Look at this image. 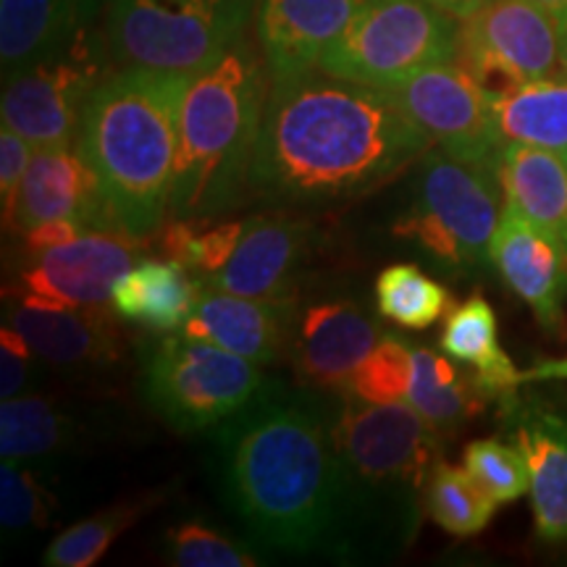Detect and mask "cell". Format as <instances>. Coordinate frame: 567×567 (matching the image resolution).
I'll return each mask as SVG.
<instances>
[{
  "mask_svg": "<svg viewBox=\"0 0 567 567\" xmlns=\"http://www.w3.org/2000/svg\"><path fill=\"white\" fill-rule=\"evenodd\" d=\"M331 421L326 394L266 384L213 425L210 471L224 505L255 542L354 563L350 488Z\"/></svg>",
  "mask_w": 567,
  "mask_h": 567,
  "instance_id": "obj_1",
  "label": "cell"
},
{
  "mask_svg": "<svg viewBox=\"0 0 567 567\" xmlns=\"http://www.w3.org/2000/svg\"><path fill=\"white\" fill-rule=\"evenodd\" d=\"M431 145L384 87L302 71L271 80L247 195L329 208L384 187Z\"/></svg>",
  "mask_w": 567,
  "mask_h": 567,
  "instance_id": "obj_2",
  "label": "cell"
},
{
  "mask_svg": "<svg viewBox=\"0 0 567 567\" xmlns=\"http://www.w3.org/2000/svg\"><path fill=\"white\" fill-rule=\"evenodd\" d=\"M189 80L187 74L122 66L84 105L76 151L95 174L116 231L151 237L172 210Z\"/></svg>",
  "mask_w": 567,
  "mask_h": 567,
  "instance_id": "obj_3",
  "label": "cell"
},
{
  "mask_svg": "<svg viewBox=\"0 0 567 567\" xmlns=\"http://www.w3.org/2000/svg\"><path fill=\"white\" fill-rule=\"evenodd\" d=\"M331 434L350 488L354 559L396 555L421 523L444 439L408 402L373 405L352 392L337 400Z\"/></svg>",
  "mask_w": 567,
  "mask_h": 567,
  "instance_id": "obj_4",
  "label": "cell"
},
{
  "mask_svg": "<svg viewBox=\"0 0 567 567\" xmlns=\"http://www.w3.org/2000/svg\"><path fill=\"white\" fill-rule=\"evenodd\" d=\"M271 71L252 40L239 38L184 90L172 218L213 221L247 195L268 103Z\"/></svg>",
  "mask_w": 567,
  "mask_h": 567,
  "instance_id": "obj_5",
  "label": "cell"
},
{
  "mask_svg": "<svg viewBox=\"0 0 567 567\" xmlns=\"http://www.w3.org/2000/svg\"><path fill=\"white\" fill-rule=\"evenodd\" d=\"M255 17V0H105V42L124 69L195 76Z\"/></svg>",
  "mask_w": 567,
  "mask_h": 567,
  "instance_id": "obj_6",
  "label": "cell"
},
{
  "mask_svg": "<svg viewBox=\"0 0 567 567\" xmlns=\"http://www.w3.org/2000/svg\"><path fill=\"white\" fill-rule=\"evenodd\" d=\"M499 163L463 161L431 147L417 174L415 205L394 224L425 255L450 268H481L492 260L499 226Z\"/></svg>",
  "mask_w": 567,
  "mask_h": 567,
  "instance_id": "obj_7",
  "label": "cell"
},
{
  "mask_svg": "<svg viewBox=\"0 0 567 567\" xmlns=\"http://www.w3.org/2000/svg\"><path fill=\"white\" fill-rule=\"evenodd\" d=\"M260 368L203 339L163 337L145 352L142 394L179 434L208 431L239 413L268 384Z\"/></svg>",
  "mask_w": 567,
  "mask_h": 567,
  "instance_id": "obj_8",
  "label": "cell"
},
{
  "mask_svg": "<svg viewBox=\"0 0 567 567\" xmlns=\"http://www.w3.org/2000/svg\"><path fill=\"white\" fill-rule=\"evenodd\" d=\"M460 19L429 0H365L318 69L371 87H392L431 63L452 61Z\"/></svg>",
  "mask_w": 567,
  "mask_h": 567,
  "instance_id": "obj_9",
  "label": "cell"
},
{
  "mask_svg": "<svg viewBox=\"0 0 567 567\" xmlns=\"http://www.w3.org/2000/svg\"><path fill=\"white\" fill-rule=\"evenodd\" d=\"M113 55L105 34L84 30L59 53L3 82V126L34 147L71 145L80 132L84 105L111 74Z\"/></svg>",
  "mask_w": 567,
  "mask_h": 567,
  "instance_id": "obj_10",
  "label": "cell"
},
{
  "mask_svg": "<svg viewBox=\"0 0 567 567\" xmlns=\"http://www.w3.org/2000/svg\"><path fill=\"white\" fill-rule=\"evenodd\" d=\"M565 27L534 0H486L460 19L455 63L492 95L563 74Z\"/></svg>",
  "mask_w": 567,
  "mask_h": 567,
  "instance_id": "obj_11",
  "label": "cell"
},
{
  "mask_svg": "<svg viewBox=\"0 0 567 567\" xmlns=\"http://www.w3.org/2000/svg\"><path fill=\"white\" fill-rule=\"evenodd\" d=\"M384 90L444 153L463 161L499 163L492 92L460 63H431Z\"/></svg>",
  "mask_w": 567,
  "mask_h": 567,
  "instance_id": "obj_12",
  "label": "cell"
},
{
  "mask_svg": "<svg viewBox=\"0 0 567 567\" xmlns=\"http://www.w3.org/2000/svg\"><path fill=\"white\" fill-rule=\"evenodd\" d=\"M140 239L92 229L66 245L24 250L6 297L24 302L103 308L124 274L137 264Z\"/></svg>",
  "mask_w": 567,
  "mask_h": 567,
  "instance_id": "obj_13",
  "label": "cell"
},
{
  "mask_svg": "<svg viewBox=\"0 0 567 567\" xmlns=\"http://www.w3.org/2000/svg\"><path fill=\"white\" fill-rule=\"evenodd\" d=\"M381 339L379 321L354 297L321 295L305 300L300 295L287 358L305 389L342 396Z\"/></svg>",
  "mask_w": 567,
  "mask_h": 567,
  "instance_id": "obj_14",
  "label": "cell"
},
{
  "mask_svg": "<svg viewBox=\"0 0 567 567\" xmlns=\"http://www.w3.org/2000/svg\"><path fill=\"white\" fill-rule=\"evenodd\" d=\"M316 245V226L305 218L260 213L245 221L243 239L229 264L200 284L252 300H297L300 276Z\"/></svg>",
  "mask_w": 567,
  "mask_h": 567,
  "instance_id": "obj_15",
  "label": "cell"
},
{
  "mask_svg": "<svg viewBox=\"0 0 567 567\" xmlns=\"http://www.w3.org/2000/svg\"><path fill=\"white\" fill-rule=\"evenodd\" d=\"M113 308H69V305L24 302L6 297L3 323L30 342L45 365L59 371H97L116 363L122 352Z\"/></svg>",
  "mask_w": 567,
  "mask_h": 567,
  "instance_id": "obj_16",
  "label": "cell"
},
{
  "mask_svg": "<svg viewBox=\"0 0 567 567\" xmlns=\"http://www.w3.org/2000/svg\"><path fill=\"white\" fill-rule=\"evenodd\" d=\"M48 221H76L90 231H116L95 174L71 145L34 151L6 229L24 237Z\"/></svg>",
  "mask_w": 567,
  "mask_h": 567,
  "instance_id": "obj_17",
  "label": "cell"
},
{
  "mask_svg": "<svg viewBox=\"0 0 567 567\" xmlns=\"http://www.w3.org/2000/svg\"><path fill=\"white\" fill-rule=\"evenodd\" d=\"M365 0H255V40L271 80L313 71Z\"/></svg>",
  "mask_w": 567,
  "mask_h": 567,
  "instance_id": "obj_18",
  "label": "cell"
},
{
  "mask_svg": "<svg viewBox=\"0 0 567 567\" xmlns=\"http://www.w3.org/2000/svg\"><path fill=\"white\" fill-rule=\"evenodd\" d=\"M193 316L182 334L224 347L258 365H274L289 352L297 300H252L200 284Z\"/></svg>",
  "mask_w": 567,
  "mask_h": 567,
  "instance_id": "obj_19",
  "label": "cell"
},
{
  "mask_svg": "<svg viewBox=\"0 0 567 567\" xmlns=\"http://www.w3.org/2000/svg\"><path fill=\"white\" fill-rule=\"evenodd\" d=\"M492 264L544 329L563 326L567 297V247L536 229L520 213L502 208L492 239Z\"/></svg>",
  "mask_w": 567,
  "mask_h": 567,
  "instance_id": "obj_20",
  "label": "cell"
},
{
  "mask_svg": "<svg viewBox=\"0 0 567 567\" xmlns=\"http://www.w3.org/2000/svg\"><path fill=\"white\" fill-rule=\"evenodd\" d=\"M509 410V442L523 452L530 473V507L544 542H567V417L538 405Z\"/></svg>",
  "mask_w": 567,
  "mask_h": 567,
  "instance_id": "obj_21",
  "label": "cell"
},
{
  "mask_svg": "<svg viewBox=\"0 0 567 567\" xmlns=\"http://www.w3.org/2000/svg\"><path fill=\"white\" fill-rule=\"evenodd\" d=\"M105 0H0L3 82L95 27Z\"/></svg>",
  "mask_w": 567,
  "mask_h": 567,
  "instance_id": "obj_22",
  "label": "cell"
},
{
  "mask_svg": "<svg viewBox=\"0 0 567 567\" xmlns=\"http://www.w3.org/2000/svg\"><path fill=\"white\" fill-rule=\"evenodd\" d=\"M505 205L567 247V161L528 145H505L499 155Z\"/></svg>",
  "mask_w": 567,
  "mask_h": 567,
  "instance_id": "obj_23",
  "label": "cell"
},
{
  "mask_svg": "<svg viewBox=\"0 0 567 567\" xmlns=\"http://www.w3.org/2000/svg\"><path fill=\"white\" fill-rule=\"evenodd\" d=\"M200 289V281H195L176 260L145 258L137 260L116 284L111 308L118 318L142 329L176 331L184 329L193 316Z\"/></svg>",
  "mask_w": 567,
  "mask_h": 567,
  "instance_id": "obj_24",
  "label": "cell"
},
{
  "mask_svg": "<svg viewBox=\"0 0 567 567\" xmlns=\"http://www.w3.org/2000/svg\"><path fill=\"white\" fill-rule=\"evenodd\" d=\"M439 344L455 363L473 368V381L486 400L488 396L513 400V394L523 386L520 371L499 347L496 316L486 297L473 295L463 305H457L446 316Z\"/></svg>",
  "mask_w": 567,
  "mask_h": 567,
  "instance_id": "obj_25",
  "label": "cell"
},
{
  "mask_svg": "<svg viewBox=\"0 0 567 567\" xmlns=\"http://www.w3.org/2000/svg\"><path fill=\"white\" fill-rule=\"evenodd\" d=\"M499 147L528 145L567 155V76L523 82L492 95Z\"/></svg>",
  "mask_w": 567,
  "mask_h": 567,
  "instance_id": "obj_26",
  "label": "cell"
},
{
  "mask_svg": "<svg viewBox=\"0 0 567 567\" xmlns=\"http://www.w3.org/2000/svg\"><path fill=\"white\" fill-rule=\"evenodd\" d=\"M92 429L71 408L51 396L19 394L0 405V455L34 460L76 450Z\"/></svg>",
  "mask_w": 567,
  "mask_h": 567,
  "instance_id": "obj_27",
  "label": "cell"
},
{
  "mask_svg": "<svg viewBox=\"0 0 567 567\" xmlns=\"http://www.w3.org/2000/svg\"><path fill=\"white\" fill-rule=\"evenodd\" d=\"M415 373L408 405L417 410L439 439H452L473 415L484 408L486 396L478 392L473 375H465L450 354L429 347H415Z\"/></svg>",
  "mask_w": 567,
  "mask_h": 567,
  "instance_id": "obj_28",
  "label": "cell"
},
{
  "mask_svg": "<svg viewBox=\"0 0 567 567\" xmlns=\"http://www.w3.org/2000/svg\"><path fill=\"white\" fill-rule=\"evenodd\" d=\"M158 505V496L145 494L137 499L118 502L103 513L87 517V520L74 523V526L63 530L48 544L42 565L48 567H92L101 563L105 551L118 536L126 534L142 515H147Z\"/></svg>",
  "mask_w": 567,
  "mask_h": 567,
  "instance_id": "obj_29",
  "label": "cell"
},
{
  "mask_svg": "<svg viewBox=\"0 0 567 567\" xmlns=\"http://www.w3.org/2000/svg\"><path fill=\"white\" fill-rule=\"evenodd\" d=\"M499 502L463 467L444 460L431 473L425 486V513L452 536H473L484 530Z\"/></svg>",
  "mask_w": 567,
  "mask_h": 567,
  "instance_id": "obj_30",
  "label": "cell"
},
{
  "mask_svg": "<svg viewBox=\"0 0 567 567\" xmlns=\"http://www.w3.org/2000/svg\"><path fill=\"white\" fill-rule=\"evenodd\" d=\"M450 292L413 264L389 266L375 279V308L400 329H429L450 310Z\"/></svg>",
  "mask_w": 567,
  "mask_h": 567,
  "instance_id": "obj_31",
  "label": "cell"
},
{
  "mask_svg": "<svg viewBox=\"0 0 567 567\" xmlns=\"http://www.w3.org/2000/svg\"><path fill=\"white\" fill-rule=\"evenodd\" d=\"M55 517V496L38 471L24 460H3L0 465V526L6 536L42 530Z\"/></svg>",
  "mask_w": 567,
  "mask_h": 567,
  "instance_id": "obj_32",
  "label": "cell"
},
{
  "mask_svg": "<svg viewBox=\"0 0 567 567\" xmlns=\"http://www.w3.org/2000/svg\"><path fill=\"white\" fill-rule=\"evenodd\" d=\"M415 373L413 344L396 334H384L379 347L352 375L350 392L373 405H405Z\"/></svg>",
  "mask_w": 567,
  "mask_h": 567,
  "instance_id": "obj_33",
  "label": "cell"
},
{
  "mask_svg": "<svg viewBox=\"0 0 567 567\" xmlns=\"http://www.w3.org/2000/svg\"><path fill=\"white\" fill-rule=\"evenodd\" d=\"M163 555L179 567H255L260 559L243 544L200 520L176 523L163 534Z\"/></svg>",
  "mask_w": 567,
  "mask_h": 567,
  "instance_id": "obj_34",
  "label": "cell"
},
{
  "mask_svg": "<svg viewBox=\"0 0 567 567\" xmlns=\"http://www.w3.org/2000/svg\"><path fill=\"white\" fill-rule=\"evenodd\" d=\"M463 465L499 505L520 499L530 488L528 463L513 442L478 439V442L465 446Z\"/></svg>",
  "mask_w": 567,
  "mask_h": 567,
  "instance_id": "obj_35",
  "label": "cell"
},
{
  "mask_svg": "<svg viewBox=\"0 0 567 567\" xmlns=\"http://www.w3.org/2000/svg\"><path fill=\"white\" fill-rule=\"evenodd\" d=\"M38 363L42 360L30 342L13 326L3 323V329H0V396L11 400V396L30 392Z\"/></svg>",
  "mask_w": 567,
  "mask_h": 567,
  "instance_id": "obj_36",
  "label": "cell"
},
{
  "mask_svg": "<svg viewBox=\"0 0 567 567\" xmlns=\"http://www.w3.org/2000/svg\"><path fill=\"white\" fill-rule=\"evenodd\" d=\"M245 221H226V224H205L197 234L193 255H189V274L210 276L229 264L239 239H243Z\"/></svg>",
  "mask_w": 567,
  "mask_h": 567,
  "instance_id": "obj_37",
  "label": "cell"
},
{
  "mask_svg": "<svg viewBox=\"0 0 567 567\" xmlns=\"http://www.w3.org/2000/svg\"><path fill=\"white\" fill-rule=\"evenodd\" d=\"M34 151L38 147L30 140L21 137L11 126H3V132H0V205H3V224H9Z\"/></svg>",
  "mask_w": 567,
  "mask_h": 567,
  "instance_id": "obj_38",
  "label": "cell"
},
{
  "mask_svg": "<svg viewBox=\"0 0 567 567\" xmlns=\"http://www.w3.org/2000/svg\"><path fill=\"white\" fill-rule=\"evenodd\" d=\"M84 231L90 229H84V226L76 221H48L34 226V229L27 231L21 239H24V250H42V247L66 245L71 239L82 237Z\"/></svg>",
  "mask_w": 567,
  "mask_h": 567,
  "instance_id": "obj_39",
  "label": "cell"
},
{
  "mask_svg": "<svg viewBox=\"0 0 567 567\" xmlns=\"http://www.w3.org/2000/svg\"><path fill=\"white\" fill-rule=\"evenodd\" d=\"M542 381H567V358L557 360H542V363L520 371V384H542Z\"/></svg>",
  "mask_w": 567,
  "mask_h": 567,
  "instance_id": "obj_40",
  "label": "cell"
},
{
  "mask_svg": "<svg viewBox=\"0 0 567 567\" xmlns=\"http://www.w3.org/2000/svg\"><path fill=\"white\" fill-rule=\"evenodd\" d=\"M429 3H434L436 9L452 13L455 19H465V17H471L476 9H481L486 0H429Z\"/></svg>",
  "mask_w": 567,
  "mask_h": 567,
  "instance_id": "obj_41",
  "label": "cell"
},
{
  "mask_svg": "<svg viewBox=\"0 0 567 567\" xmlns=\"http://www.w3.org/2000/svg\"><path fill=\"white\" fill-rule=\"evenodd\" d=\"M534 3L542 6V9H547L563 27L567 24V0H534Z\"/></svg>",
  "mask_w": 567,
  "mask_h": 567,
  "instance_id": "obj_42",
  "label": "cell"
},
{
  "mask_svg": "<svg viewBox=\"0 0 567 567\" xmlns=\"http://www.w3.org/2000/svg\"><path fill=\"white\" fill-rule=\"evenodd\" d=\"M563 74L567 76V24L563 30Z\"/></svg>",
  "mask_w": 567,
  "mask_h": 567,
  "instance_id": "obj_43",
  "label": "cell"
},
{
  "mask_svg": "<svg viewBox=\"0 0 567 567\" xmlns=\"http://www.w3.org/2000/svg\"><path fill=\"white\" fill-rule=\"evenodd\" d=\"M565 161H567V155H565Z\"/></svg>",
  "mask_w": 567,
  "mask_h": 567,
  "instance_id": "obj_44",
  "label": "cell"
}]
</instances>
